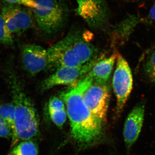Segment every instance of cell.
<instances>
[{
    "instance_id": "30bf717a",
    "label": "cell",
    "mask_w": 155,
    "mask_h": 155,
    "mask_svg": "<svg viewBox=\"0 0 155 155\" xmlns=\"http://www.w3.org/2000/svg\"><path fill=\"white\" fill-rule=\"evenodd\" d=\"M22 66L29 75H36L47 69L48 59L47 50L38 45L27 44L21 49Z\"/></svg>"
},
{
    "instance_id": "44dd1931",
    "label": "cell",
    "mask_w": 155,
    "mask_h": 155,
    "mask_svg": "<svg viewBox=\"0 0 155 155\" xmlns=\"http://www.w3.org/2000/svg\"><path fill=\"white\" fill-rule=\"evenodd\" d=\"M1 1L10 3V4L28 7L31 8H33L35 5V2L32 0H1Z\"/></svg>"
},
{
    "instance_id": "8fae6325",
    "label": "cell",
    "mask_w": 155,
    "mask_h": 155,
    "mask_svg": "<svg viewBox=\"0 0 155 155\" xmlns=\"http://www.w3.org/2000/svg\"><path fill=\"white\" fill-rule=\"evenodd\" d=\"M144 112V105L139 104L130 111L126 118L123 137L127 148H130L138 138L143 125Z\"/></svg>"
},
{
    "instance_id": "9c48e42d",
    "label": "cell",
    "mask_w": 155,
    "mask_h": 155,
    "mask_svg": "<svg viewBox=\"0 0 155 155\" xmlns=\"http://www.w3.org/2000/svg\"><path fill=\"white\" fill-rule=\"evenodd\" d=\"M84 101L92 114L104 123L106 121L110 101L107 84L94 82L84 93Z\"/></svg>"
},
{
    "instance_id": "5bb4252c",
    "label": "cell",
    "mask_w": 155,
    "mask_h": 155,
    "mask_svg": "<svg viewBox=\"0 0 155 155\" xmlns=\"http://www.w3.org/2000/svg\"><path fill=\"white\" fill-rule=\"evenodd\" d=\"M7 155H38L37 145L31 140L20 142L13 147Z\"/></svg>"
},
{
    "instance_id": "52a82bcc",
    "label": "cell",
    "mask_w": 155,
    "mask_h": 155,
    "mask_svg": "<svg viewBox=\"0 0 155 155\" xmlns=\"http://www.w3.org/2000/svg\"><path fill=\"white\" fill-rule=\"evenodd\" d=\"M0 6L1 12L12 34H22L34 26V17L29 9L3 1Z\"/></svg>"
},
{
    "instance_id": "8992f818",
    "label": "cell",
    "mask_w": 155,
    "mask_h": 155,
    "mask_svg": "<svg viewBox=\"0 0 155 155\" xmlns=\"http://www.w3.org/2000/svg\"><path fill=\"white\" fill-rule=\"evenodd\" d=\"M102 57H96L86 64L78 67H64L58 68L42 83L41 90H49L58 85L72 87L91 70L97 62Z\"/></svg>"
},
{
    "instance_id": "603a6c76",
    "label": "cell",
    "mask_w": 155,
    "mask_h": 155,
    "mask_svg": "<svg viewBox=\"0 0 155 155\" xmlns=\"http://www.w3.org/2000/svg\"><path fill=\"white\" fill-rule=\"evenodd\" d=\"M32 1H35V0H32Z\"/></svg>"
},
{
    "instance_id": "d6986e66",
    "label": "cell",
    "mask_w": 155,
    "mask_h": 155,
    "mask_svg": "<svg viewBox=\"0 0 155 155\" xmlns=\"http://www.w3.org/2000/svg\"><path fill=\"white\" fill-rule=\"evenodd\" d=\"M146 71L150 79L155 82V51L147 62Z\"/></svg>"
},
{
    "instance_id": "9a60e30c",
    "label": "cell",
    "mask_w": 155,
    "mask_h": 155,
    "mask_svg": "<svg viewBox=\"0 0 155 155\" xmlns=\"http://www.w3.org/2000/svg\"><path fill=\"white\" fill-rule=\"evenodd\" d=\"M0 116L9 124L13 130L15 118V107L13 102L0 106Z\"/></svg>"
},
{
    "instance_id": "ba28073f",
    "label": "cell",
    "mask_w": 155,
    "mask_h": 155,
    "mask_svg": "<svg viewBox=\"0 0 155 155\" xmlns=\"http://www.w3.org/2000/svg\"><path fill=\"white\" fill-rule=\"evenodd\" d=\"M78 14L91 28L101 29L107 25L110 11L107 0H76Z\"/></svg>"
},
{
    "instance_id": "7c38bea8",
    "label": "cell",
    "mask_w": 155,
    "mask_h": 155,
    "mask_svg": "<svg viewBox=\"0 0 155 155\" xmlns=\"http://www.w3.org/2000/svg\"><path fill=\"white\" fill-rule=\"evenodd\" d=\"M117 57V54H114L108 58H101L96 63L89 72L94 82L107 83L110 78Z\"/></svg>"
},
{
    "instance_id": "7a4b0ae2",
    "label": "cell",
    "mask_w": 155,
    "mask_h": 155,
    "mask_svg": "<svg viewBox=\"0 0 155 155\" xmlns=\"http://www.w3.org/2000/svg\"><path fill=\"white\" fill-rule=\"evenodd\" d=\"M7 80L15 107L11 147L20 142L31 140L39 130V119L30 98L25 93L17 73L12 68L7 71Z\"/></svg>"
},
{
    "instance_id": "3957f363",
    "label": "cell",
    "mask_w": 155,
    "mask_h": 155,
    "mask_svg": "<svg viewBox=\"0 0 155 155\" xmlns=\"http://www.w3.org/2000/svg\"><path fill=\"white\" fill-rule=\"evenodd\" d=\"M48 69L78 67L97 57L96 48L80 31H73L47 49Z\"/></svg>"
},
{
    "instance_id": "6da1fadb",
    "label": "cell",
    "mask_w": 155,
    "mask_h": 155,
    "mask_svg": "<svg viewBox=\"0 0 155 155\" xmlns=\"http://www.w3.org/2000/svg\"><path fill=\"white\" fill-rule=\"evenodd\" d=\"M93 83L89 72L75 86L62 92L60 98L66 106L72 138L78 144L87 146L97 141L102 132L103 122L97 119L84 101V93Z\"/></svg>"
},
{
    "instance_id": "ac0fdd59",
    "label": "cell",
    "mask_w": 155,
    "mask_h": 155,
    "mask_svg": "<svg viewBox=\"0 0 155 155\" xmlns=\"http://www.w3.org/2000/svg\"><path fill=\"white\" fill-rule=\"evenodd\" d=\"M65 107L66 106L63 100L58 97H52L49 101V111L65 110L66 109Z\"/></svg>"
},
{
    "instance_id": "5b68a950",
    "label": "cell",
    "mask_w": 155,
    "mask_h": 155,
    "mask_svg": "<svg viewBox=\"0 0 155 155\" xmlns=\"http://www.w3.org/2000/svg\"><path fill=\"white\" fill-rule=\"evenodd\" d=\"M113 87L116 98V114L122 113L133 87V77L128 63L120 54H117Z\"/></svg>"
},
{
    "instance_id": "ffe728a7",
    "label": "cell",
    "mask_w": 155,
    "mask_h": 155,
    "mask_svg": "<svg viewBox=\"0 0 155 155\" xmlns=\"http://www.w3.org/2000/svg\"><path fill=\"white\" fill-rule=\"evenodd\" d=\"M13 130L11 126L0 116V137L9 138L12 137Z\"/></svg>"
},
{
    "instance_id": "2e32d148",
    "label": "cell",
    "mask_w": 155,
    "mask_h": 155,
    "mask_svg": "<svg viewBox=\"0 0 155 155\" xmlns=\"http://www.w3.org/2000/svg\"><path fill=\"white\" fill-rule=\"evenodd\" d=\"M14 41L13 34L7 27L2 14L0 12V43L6 45H12Z\"/></svg>"
},
{
    "instance_id": "e0dca14e",
    "label": "cell",
    "mask_w": 155,
    "mask_h": 155,
    "mask_svg": "<svg viewBox=\"0 0 155 155\" xmlns=\"http://www.w3.org/2000/svg\"><path fill=\"white\" fill-rule=\"evenodd\" d=\"M50 117L54 124L59 127L64 126L67 116L66 109L60 110L49 111Z\"/></svg>"
},
{
    "instance_id": "4fadbf2b",
    "label": "cell",
    "mask_w": 155,
    "mask_h": 155,
    "mask_svg": "<svg viewBox=\"0 0 155 155\" xmlns=\"http://www.w3.org/2000/svg\"><path fill=\"white\" fill-rule=\"evenodd\" d=\"M142 21L138 14H131L116 24L112 32V39L114 41L127 38L134 28Z\"/></svg>"
},
{
    "instance_id": "277c9868",
    "label": "cell",
    "mask_w": 155,
    "mask_h": 155,
    "mask_svg": "<svg viewBox=\"0 0 155 155\" xmlns=\"http://www.w3.org/2000/svg\"><path fill=\"white\" fill-rule=\"evenodd\" d=\"M35 20L41 33L52 36L64 27L69 17V8L60 0H35Z\"/></svg>"
},
{
    "instance_id": "7402d4cb",
    "label": "cell",
    "mask_w": 155,
    "mask_h": 155,
    "mask_svg": "<svg viewBox=\"0 0 155 155\" xmlns=\"http://www.w3.org/2000/svg\"><path fill=\"white\" fill-rule=\"evenodd\" d=\"M148 17L152 21H155V4L150 10Z\"/></svg>"
}]
</instances>
